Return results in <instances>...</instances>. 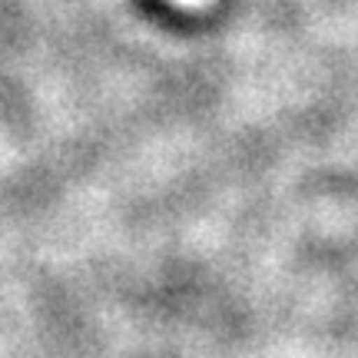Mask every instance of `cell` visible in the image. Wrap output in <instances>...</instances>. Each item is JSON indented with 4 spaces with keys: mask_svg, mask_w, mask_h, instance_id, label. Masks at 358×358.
Segmentation results:
<instances>
[]
</instances>
